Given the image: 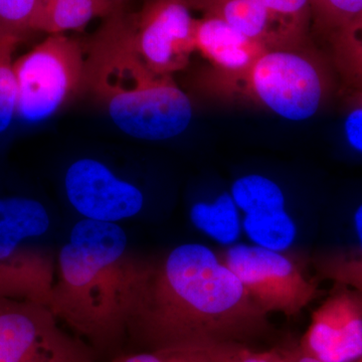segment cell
Listing matches in <instances>:
<instances>
[{
  "label": "cell",
  "mask_w": 362,
  "mask_h": 362,
  "mask_svg": "<svg viewBox=\"0 0 362 362\" xmlns=\"http://www.w3.org/2000/svg\"><path fill=\"white\" fill-rule=\"evenodd\" d=\"M268 329V314L211 247L183 244L143 259L127 332L148 349L245 343Z\"/></svg>",
  "instance_id": "6da1fadb"
},
{
  "label": "cell",
  "mask_w": 362,
  "mask_h": 362,
  "mask_svg": "<svg viewBox=\"0 0 362 362\" xmlns=\"http://www.w3.org/2000/svg\"><path fill=\"white\" fill-rule=\"evenodd\" d=\"M143 259L118 223L83 218L57 257L49 308L94 346H113L127 332Z\"/></svg>",
  "instance_id": "7a4b0ae2"
},
{
  "label": "cell",
  "mask_w": 362,
  "mask_h": 362,
  "mask_svg": "<svg viewBox=\"0 0 362 362\" xmlns=\"http://www.w3.org/2000/svg\"><path fill=\"white\" fill-rule=\"evenodd\" d=\"M85 92L114 124L137 139L160 141L185 132L194 116L171 75H156L138 54L132 16L118 7L86 45Z\"/></svg>",
  "instance_id": "3957f363"
},
{
  "label": "cell",
  "mask_w": 362,
  "mask_h": 362,
  "mask_svg": "<svg viewBox=\"0 0 362 362\" xmlns=\"http://www.w3.org/2000/svg\"><path fill=\"white\" fill-rule=\"evenodd\" d=\"M334 69L310 44L264 52L251 68L237 75L202 69L194 87L221 102L255 105L290 121L308 120L329 101L337 88Z\"/></svg>",
  "instance_id": "277c9868"
},
{
  "label": "cell",
  "mask_w": 362,
  "mask_h": 362,
  "mask_svg": "<svg viewBox=\"0 0 362 362\" xmlns=\"http://www.w3.org/2000/svg\"><path fill=\"white\" fill-rule=\"evenodd\" d=\"M51 226L49 211L37 199L0 197V298L49 307L57 258L30 240Z\"/></svg>",
  "instance_id": "5b68a950"
},
{
  "label": "cell",
  "mask_w": 362,
  "mask_h": 362,
  "mask_svg": "<svg viewBox=\"0 0 362 362\" xmlns=\"http://www.w3.org/2000/svg\"><path fill=\"white\" fill-rule=\"evenodd\" d=\"M16 115L37 123L56 114L85 90L84 49L64 33L49 35L13 63Z\"/></svg>",
  "instance_id": "8992f818"
},
{
  "label": "cell",
  "mask_w": 362,
  "mask_h": 362,
  "mask_svg": "<svg viewBox=\"0 0 362 362\" xmlns=\"http://www.w3.org/2000/svg\"><path fill=\"white\" fill-rule=\"evenodd\" d=\"M218 255L268 315L279 312L296 316L318 294L316 283L306 277L301 264L283 251L239 244Z\"/></svg>",
  "instance_id": "52a82bcc"
},
{
  "label": "cell",
  "mask_w": 362,
  "mask_h": 362,
  "mask_svg": "<svg viewBox=\"0 0 362 362\" xmlns=\"http://www.w3.org/2000/svg\"><path fill=\"white\" fill-rule=\"evenodd\" d=\"M0 362H97L45 305L0 298Z\"/></svg>",
  "instance_id": "ba28073f"
},
{
  "label": "cell",
  "mask_w": 362,
  "mask_h": 362,
  "mask_svg": "<svg viewBox=\"0 0 362 362\" xmlns=\"http://www.w3.org/2000/svg\"><path fill=\"white\" fill-rule=\"evenodd\" d=\"M138 54L156 75L187 69L195 52V26L187 0H147L132 16Z\"/></svg>",
  "instance_id": "9c48e42d"
},
{
  "label": "cell",
  "mask_w": 362,
  "mask_h": 362,
  "mask_svg": "<svg viewBox=\"0 0 362 362\" xmlns=\"http://www.w3.org/2000/svg\"><path fill=\"white\" fill-rule=\"evenodd\" d=\"M66 194L71 206L86 220L117 223L137 216L144 206L143 192L121 180L102 162L82 158L65 176Z\"/></svg>",
  "instance_id": "30bf717a"
},
{
  "label": "cell",
  "mask_w": 362,
  "mask_h": 362,
  "mask_svg": "<svg viewBox=\"0 0 362 362\" xmlns=\"http://www.w3.org/2000/svg\"><path fill=\"white\" fill-rule=\"evenodd\" d=\"M298 349L320 362H358L362 359V295L337 285L311 317Z\"/></svg>",
  "instance_id": "8fae6325"
},
{
  "label": "cell",
  "mask_w": 362,
  "mask_h": 362,
  "mask_svg": "<svg viewBox=\"0 0 362 362\" xmlns=\"http://www.w3.org/2000/svg\"><path fill=\"white\" fill-rule=\"evenodd\" d=\"M268 47L214 18H197L195 51L218 73L237 75L251 68Z\"/></svg>",
  "instance_id": "7c38bea8"
},
{
  "label": "cell",
  "mask_w": 362,
  "mask_h": 362,
  "mask_svg": "<svg viewBox=\"0 0 362 362\" xmlns=\"http://www.w3.org/2000/svg\"><path fill=\"white\" fill-rule=\"evenodd\" d=\"M202 16L223 21L268 49L298 47L258 0H187ZM304 47V45H301Z\"/></svg>",
  "instance_id": "4fadbf2b"
},
{
  "label": "cell",
  "mask_w": 362,
  "mask_h": 362,
  "mask_svg": "<svg viewBox=\"0 0 362 362\" xmlns=\"http://www.w3.org/2000/svg\"><path fill=\"white\" fill-rule=\"evenodd\" d=\"M117 8L109 0H42L37 32L82 30L94 18H106Z\"/></svg>",
  "instance_id": "5bb4252c"
},
{
  "label": "cell",
  "mask_w": 362,
  "mask_h": 362,
  "mask_svg": "<svg viewBox=\"0 0 362 362\" xmlns=\"http://www.w3.org/2000/svg\"><path fill=\"white\" fill-rule=\"evenodd\" d=\"M330 62L345 87L362 90V13L328 37Z\"/></svg>",
  "instance_id": "9a60e30c"
},
{
  "label": "cell",
  "mask_w": 362,
  "mask_h": 362,
  "mask_svg": "<svg viewBox=\"0 0 362 362\" xmlns=\"http://www.w3.org/2000/svg\"><path fill=\"white\" fill-rule=\"evenodd\" d=\"M354 228L357 244L354 249L322 255L315 259L314 265L321 277L362 295V204L354 214Z\"/></svg>",
  "instance_id": "2e32d148"
},
{
  "label": "cell",
  "mask_w": 362,
  "mask_h": 362,
  "mask_svg": "<svg viewBox=\"0 0 362 362\" xmlns=\"http://www.w3.org/2000/svg\"><path fill=\"white\" fill-rule=\"evenodd\" d=\"M190 218L197 228L220 242H233L239 237V214L232 195L223 194L211 202L195 204Z\"/></svg>",
  "instance_id": "e0dca14e"
},
{
  "label": "cell",
  "mask_w": 362,
  "mask_h": 362,
  "mask_svg": "<svg viewBox=\"0 0 362 362\" xmlns=\"http://www.w3.org/2000/svg\"><path fill=\"white\" fill-rule=\"evenodd\" d=\"M244 228L257 246L284 251L296 237V226L284 209L246 214Z\"/></svg>",
  "instance_id": "ac0fdd59"
},
{
  "label": "cell",
  "mask_w": 362,
  "mask_h": 362,
  "mask_svg": "<svg viewBox=\"0 0 362 362\" xmlns=\"http://www.w3.org/2000/svg\"><path fill=\"white\" fill-rule=\"evenodd\" d=\"M230 195L238 209L246 214L285 209L282 189L265 176L247 175L239 178L233 183Z\"/></svg>",
  "instance_id": "d6986e66"
},
{
  "label": "cell",
  "mask_w": 362,
  "mask_h": 362,
  "mask_svg": "<svg viewBox=\"0 0 362 362\" xmlns=\"http://www.w3.org/2000/svg\"><path fill=\"white\" fill-rule=\"evenodd\" d=\"M285 35L296 45L309 42L312 23L310 0H258Z\"/></svg>",
  "instance_id": "ffe728a7"
},
{
  "label": "cell",
  "mask_w": 362,
  "mask_h": 362,
  "mask_svg": "<svg viewBox=\"0 0 362 362\" xmlns=\"http://www.w3.org/2000/svg\"><path fill=\"white\" fill-rule=\"evenodd\" d=\"M42 0H0V39L23 42L37 32Z\"/></svg>",
  "instance_id": "44dd1931"
},
{
  "label": "cell",
  "mask_w": 362,
  "mask_h": 362,
  "mask_svg": "<svg viewBox=\"0 0 362 362\" xmlns=\"http://www.w3.org/2000/svg\"><path fill=\"white\" fill-rule=\"evenodd\" d=\"M20 42L0 39V133L8 129L18 109V83L13 54Z\"/></svg>",
  "instance_id": "7402d4cb"
},
{
  "label": "cell",
  "mask_w": 362,
  "mask_h": 362,
  "mask_svg": "<svg viewBox=\"0 0 362 362\" xmlns=\"http://www.w3.org/2000/svg\"><path fill=\"white\" fill-rule=\"evenodd\" d=\"M312 23L329 37L362 13V0H310Z\"/></svg>",
  "instance_id": "603a6c76"
},
{
  "label": "cell",
  "mask_w": 362,
  "mask_h": 362,
  "mask_svg": "<svg viewBox=\"0 0 362 362\" xmlns=\"http://www.w3.org/2000/svg\"><path fill=\"white\" fill-rule=\"evenodd\" d=\"M214 362H296L292 349L255 350L243 342L207 345Z\"/></svg>",
  "instance_id": "cb8c5ba5"
},
{
  "label": "cell",
  "mask_w": 362,
  "mask_h": 362,
  "mask_svg": "<svg viewBox=\"0 0 362 362\" xmlns=\"http://www.w3.org/2000/svg\"><path fill=\"white\" fill-rule=\"evenodd\" d=\"M110 362H214L207 345H175L117 356Z\"/></svg>",
  "instance_id": "d4e9b609"
},
{
  "label": "cell",
  "mask_w": 362,
  "mask_h": 362,
  "mask_svg": "<svg viewBox=\"0 0 362 362\" xmlns=\"http://www.w3.org/2000/svg\"><path fill=\"white\" fill-rule=\"evenodd\" d=\"M346 133L350 143L362 150V90H354L349 100Z\"/></svg>",
  "instance_id": "484cf974"
},
{
  "label": "cell",
  "mask_w": 362,
  "mask_h": 362,
  "mask_svg": "<svg viewBox=\"0 0 362 362\" xmlns=\"http://www.w3.org/2000/svg\"><path fill=\"white\" fill-rule=\"evenodd\" d=\"M293 356H294L295 361L296 362H320L316 361V359L311 358V357L307 356L306 354H302L300 349L297 347H293L292 349ZM362 362V359L361 361Z\"/></svg>",
  "instance_id": "4316f807"
},
{
  "label": "cell",
  "mask_w": 362,
  "mask_h": 362,
  "mask_svg": "<svg viewBox=\"0 0 362 362\" xmlns=\"http://www.w3.org/2000/svg\"><path fill=\"white\" fill-rule=\"evenodd\" d=\"M109 1L112 2L117 7H121L123 6V4L126 0H109Z\"/></svg>",
  "instance_id": "83f0119b"
}]
</instances>
